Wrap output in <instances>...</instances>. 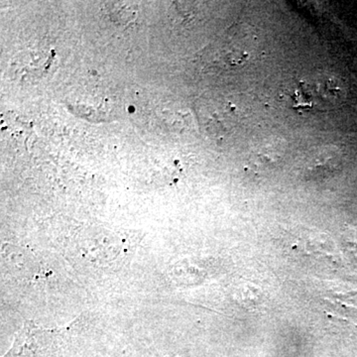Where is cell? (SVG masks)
Masks as SVG:
<instances>
[{"label": "cell", "mask_w": 357, "mask_h": 357, "mask_svg": "<svg viewBox=\"0 0 357 357\" xmlns=\"http://www.w3.org/2000/svg\"><path fill=\"white\" fill-rule=\"evenodd\" d=\"M283 142L279 139H267L255 147L251 154L253 165L268 168L278 163L283 156Z\"/></svg>", "instance_id": "1"}]
</instances>
